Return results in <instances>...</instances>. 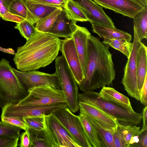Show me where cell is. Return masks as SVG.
<instances>
[{
    "label": "cell",
    "instance_id": "1",
    "mask_svg": "<svg viewBox=\"0 0 147 147\" xmlns=\"http://www.w3.org/2000/svg\"><path fill=\"white\" fill-rule=\"evenodd\" d=\"M115 76L112 55L109 47L98 37L89 35L84 78L78 86L80 90L84 92L102 88L111 84Z\"/></svg>",
    "mask_w": 147,
    "mask_h": 147
},
{
    "label": "cell",
    "instance_id": "2",
    "mask_svg": "<svg viewBox=\"0 0 147 147\" xmlns=\"http://www.w3.org/2000/svg\"><path fill=\"white\" fill-rule=\"evenodd\" d=\"M61 40L47 33L38 32L18 47L13 59L18 70H36L51 63L60 51Z\"/></svg>",
    "mask_w": 147,
    "mask_h": 147
},
{
    "label": "cell",
    "instance_id": "3",
    "mask_svg": "<svg viewBox=\"0 0 147 147\" xmlns=\"http://www.w3.org/2000/svg\"><path fill=\"white\" fill-rule=\"evenodd\" d=\"M28 90L21 83L12 70L9 61H0V107L17 104L28 94Z\"/></svg>",
    "mask_w": 147,
    "mask_h": 147
},
{
    "label": "cell",
    "instance_id": "4",
    "mask_svg": "<svg viewBox=\"0 0 147 147\" xmlns=\"http://www.w3.org/2000/svg\"><path fill=\"white\" fill-rule=\"evenodd\" d=\"M79 101L93 104L115 118L119 124L125 125H137L142 119L141 114L135 112L131 113L123 107L111 102L103 99L99 93L89 91L78 93Z\"/></svg>",
    "mask_w": 147,
    "mask_h": 147
},
{
    "label": "cell",
    "instance_id": "5",
    "mask_svg": "<svg viewBox=\"0 0 147 147\" xmlns=\"http://www.w3.org/2000/svg\"><path fill=\"white\" fill-rule=\"evenodd\" d=\"M55 72L58 76L61 89L70 110L75 113L79 109L78 99V86L67 62L63 56L55 59Z\"/></svg>",
    "mask_w": 147,
    "mask_h": 147
},
{
    "label": "cell",
    "instance_id": "6",
    "mask_svg": "<svg viewBox=\"0 0 147 147\" xmlns=\"http://www.w3.org/2000/svg\"><path fill=\"white\" fill-rule=\"evenodd\" d=\"M45 120L44 131L48 147H81L53 113L46 116Z\"/></svg>",
    "mask_w": 147,
    "mask_h": 147
},
{
    "label": "cell",
    "instance_id": "7",
    "mask_svg": "<svg viewBox=\"0 0 147 147\" xmlns=\"http://www.w3.org/2000/svg\"><path fill=\"white\" fill-rule=\"evenodd\" d=\"M28 90V94L16 104L17 105H46L66 103L64 94L60 89L46 86L34 87Z\"/></svg>",
    "mask_w": 147,
    "mask_h": 147
},
{
    "label": "cell",
    "instance_id": "8",
    "mask_svg": "<svg viewBox=\"0 0 147 147\" xmlns=\"http://www.w3.org/2000/svg\"><path fill=\"white\" fill-rule=\"evenodd\" d=\"M68 107L65 103H59L46 105H22L10 104L2 108L1 117L24 118L46 116L61 109Z\"/></svg>",
    "mask_w": 147,
    "mask_h": 147
},
{
    "label": "cell",
    "instance_id": "9",
    "mask_svg": "<svg viewBox=\"0 0 147 147\" xmlns=\"http://www.w3.org/2000/svg\"><path fill=\"white\" fill-rule=\"evenodd\" d=\"M134 31L133 47L125 66L121 82L128 94L139 100L140 93L137 86L136 61L138 51L142 42L140 40L136 32Z\"/></svg>",
    "mask_w": 147,
    "mask_h": 147
},
{
    "label": "cell",
    "instance_id": "10",
    "mask_svg": "<svg viewBox=\"0 0 147 147\" xmlns=\"http://www.w3.org/2000/svg\"><path fill=\"white\" fill-rule=\"evenodd\" d=\"M53 114L81 147H92L86 136L78 115L74 114L68 107L61 109Z\"/></svg>",
    "mask_w": 147,
    "mask_h": 147
},
{
    "label": "cell",
    "instance_id": "11",
    "mask_svg": "<svg viewBox=\"0 0 147 147\" xmlns=\"http://www.w3.org/2000/svg\"><path fill=\"white\" fill-rule=\"evenodd\" d=\"M12 70L27 90L34 87L46 86L61 89L56 72L49 74L36 70L22 71L13 67Z\"/></svg>",
    "mask_w": 147,
    "mask_h": 147
},
{
    "label": "cell",
    "instance_id": "12",
    "mask_svg": "<svg viewBox=\"0 0 147 147\" xmlns=\"http://www.w3.org/2000/svg\"><path fill=\"white\" fill-rule=\"evenodd\" d=\"M60 51L78 86L82 83L84 77L74 41L71 37L61 40Z\"/></svg>",
    "mask_w": 147,
    "mask_h": 147
},
{
    "label": "cell",
    "instance_id": "13",
    "mask_svg": "<svg viewBox=\"0 0 147 147\" xmlns=\"http://www.w3.org/2000/svg\"><path fill=\"white\" fill-rule=\"evenodd\" d=\"M99 6L133 18L145 7L138 0H92Z\"/></svg>",
    "mask_w": 147,
    "mask_h": 147
},
{
    "label": "cell",
    "instance_id": "14",
    "mask_svg": "<svg viewBox=\"0 0 147 147\" xmlns=\"http://www.w3.org/2000/svg\"><path fill=\"white\" fill-rule=\"evenodd\" d=\"M86 13L91 24L115 27L111 18L107 15L102 7L92 0H74Z\"/></svg>",
    "mask_w": 147,
    "mask_h": 147
},
{
    "label": "cell",
    "instance_id": "15",
    "mask_svg": "<svg viewBox=\"0 0 147 147\" xmlns=\"http://www.w3.org/2000/svg\"><path fill=\"white\" fill-rule=\"evenodd\" d=\"M76 22L63 8L48 33L58 38L70 37L77 28Z\"/></svg>",
    "mask_w": 147,
    "mask_h": 147
},
{
    "label": "cell",
    "instance_id": "16",
    "mask_svg": "<svg viewBox=\"0 0 147 147\" xmlns=\"http://www.w3.org/2000/svg\"><path fill=\"white\" fill-rule=\"evenodd\" d=\"M90 35V33L86 28L77 25L76 29L71 37L74 41L84 77L87 62L88 39Z\"/></svg>",
    "mask_w": 147,
    "mask_h": 147
},
{
    "label": "cell",
    "instance_id": "17",
    "mask_svg": "<svg viewBox=\"0 0 147 147\" xmlns=\"http://www.w3.org/2000/svg\"><path fill=\"white\" fill-rule=\"evenodd\" d=\"M80 112L86 113L105 126L115 129L119 123L114 118L95 105L89 103L79 101Z\"/></svg>",
    "mask_w": 147,
    "mask_h": 147
},
{
    "label": "cell",
    "instance_id": "18",
    "mask_svg": "<svg viewBox=\"0 0 147 147\" xmlns=\"http://www.w3.org/2000/svg\"><path fill=\"white\" fill-rule=\"evenodd\" d=\"M99 94L103 99L123 107L130 113L135 112L129 98L113 88L104 86L102 88Z\"/></svg>",
    "mask_w": 147,
    "mask_h": 147
},
{
    "label": "cell",
    "instance_id": "19",
    "mask_svg": "<svg viewBox=\"0 0 147 147\" xmlns=\"http://www.w3.org/2000/svg\"><path fill=\"white\" fill-rule=\"evenodd\" d=\"M80 113L84 115L91 123L103 147H115L113 137V133L115 129H114L105 126L86 113L81 112Z\"/></svg>",
    "mask_w": 147,
    "mask_h": 147
},
{
    "label": "cell",
    "instance_id": "20",
    "mask_svg": "<svg viewBox=\"0 0 147 147\" xmlns=\"http://www.w3.org/2000/svg\"><path fill=\"white\" fill-rule=\"evenodd\" d=\"M136 71L138 88L140 94L147 76V48L142 42L137 53Z\"/></svg>",
    "mask_w": 147,
    "mask_h": 147
},
{
    "label": "cell",
    "instance_id": "21",
    "mask_svg": "<svg viewBox=\"0 0 147 147\" xmlns=\"http://www.w3.org/2000/svg\"><path fill=\"white\" fill-rule=\"evenodd\" d=\"M92 31L101 38L116 39H124L131 41V35L129 33L115 27L91 24Z\"/></svg>",
    "mask_w": 147,
    "mask_h": 147
},
{
    "label": "cell",
    "instance_id": "22",
    "mask_svg": "<svg viewBox=\"0 0 147 147\" xmlns=\"http://www.w3.org/2000/svg\"><path fill=\"white\" fill-rule=\"evenodd\" d=\"M23 1L37 22L60 7L40 3L33 0H23Z\"/></svg>",
    "mask_w": 147,
    "mask_h": 147
},
{
    "label": "cell",
    "instance_id": "23",
    "mask_svg": "<svg viewBox=\"0 0 147 147\" xmlns=\"http://www.w3.org/2000/svg\"><path fill=\"white\" fill-rule=\"evenodd\" d=\"M84 133L87 139L93 147H103L92 125L82 113L78 115Z\"/></svg>",
    "mask_w": 147,
    "mask_h": 147
},
{
    "label": "cell",
    "instance_id": "24",
    "mask_svg": "<svg viewBox=\"0 0 147 147\" xmlns=\"http://www.w3.org/2000/svg\"><path fill=\"white\" fill-rule=\"evenodd\" d=\"M133 19L134 30L141 41L147 38V7L138 13Z\"/></svg>",
    "mask_w": 147,
    "mask_h": 147
},
{
    "label": "cell",
    "instance_id": "25",
    "mask_svg": "<svg viewBox=\"0 0 147 147\" xmlns=\"http://www.w3.org/2000/svg\"><path fill=\"white\" fill-rule=\"evenodd\" d=\"M10 13L25 19L34 25L36 21L26 6L23 0H14L11 4L9 8Z\"/></svg>",
    "mask_w": 147,
    "mask_h": 147
},
{
    "label": "cell",
    "instance_id": "26",
    "mask_svg": "<svg viewBox=\"0 0 147 147\" xmlns=\"http://www.w3.org/2000/svg\"><path fill=\"white\" fill-rule=\"evenodd\" d=\"M66 13L75 21H89L86 13L74 0H67L63 7Z\"/></svg>",
    "mask_w": 147,
    "mask_h": 147
},
{
    "label": "cell",
    "instance_id": "27",
    "mask_svg": "<svg viewBox=\"0 0 147 147\" xmlns=\"http://www.w3.org/2000/svg\"><path fill=\"white\" fill-rule=\"evenodd\" d=\"M63 8L59 7L36 23L35 28L39 32L48 33Z\"/></svg>",
    "mask_w": 147,
    "mask_h": 147
},
{
    "label": "cell",
    "instance_id": "28",
    "mask_svg": "<svg viewBox=\"0 0 147 147\" xmlns=\"http://www.w3.org/2000/svg\"><path fill=\"white\" fill-rule=\"evenodd\" d=\"M102 42L109 47L119 51L127 58L130 55L133 46V43L124 39L105 38Z\"/></svg>",
    "mask_w": 147,
    "mask_h": 147
},
{
    "label": "cell",
    "instance_id": "29",
    "mask_svg": "<svg viewBox=\"0 0 147 147\" xmlns=\"http://www.w3.org/2000/svg\"><path fill=\"white\" fill-rule=\"evenodd\" d=\"M117 129L121 135L126 147H130L134 138L139 135L140 127L136 125L119 124Z\"/></svg>",
    "mask_w": 147,
    "mask_h": 147
},
{
    "label": "cell",
    "instance_id": "30",
    "mask_svg": "<svg viewBox=\"0 0 147 147\" xmlns=\"http://www.w3.org/2000/svg\"><path fill=\"white\" fill-rule=\"evenodd\" d=\"M14 0H0V14L2 19L4 20L18 23L25 20L10 13L9 7Z\"/></svg>",
    "mask_w": 147,
    "mask_h": 147
},
{
    "label": "cell",
    "instance_id": "31",
    "mask_svg": "<svg viewBox=\"0 0 147 147\" xmlns=\"http://www.w3.org/2000/svg\"><path fill=\"white\" fill-rule=\"evenodd\" d=\"M14 28L19 30L22 36L26 40L32 37L38 32L33 25L26 20L16 23Z\"/></svg>",
    "mask_w": 147,
    "mask_h": 147
},
{
    "label": "cell",
    "instance_id": "32",
    "mask_svg": "<svg viewBox=\"0 0 147 147\" xmlns=\"http://www.w3.org/2000/svg\"><path fill=\"white\" fill-rule=\"evenodd\" d=\"M31 147H48L44 130L29 129Z\"/></svg>",
    "mask_w": 147,
    "mask_h": 147
},
{
    "label": "cell",
    "instance_id": "33",
    "mask_svg": "<svg viewBox=\"0 0 147 147\" xmlns=\"http://www.w3.org/2000/svg\"><path fill=\"white\" fill-rule=\"evenodd\" d=\"M29 129L42 131L46 129L45 116H42L23 118Z\"/></svg>",
    "mask_w": 147,
    "mask_h": 147
},
{
    "label": "cell",
    "instance_id": "34",
    "mask_svg": "<svg viewBox=\"0 0 147 147\" xmlns=\"http://www.w3.org/2000/svg\"><path fill=\"white\" fill-rule=\"evenodd\" d=\"M22 129L0 121V136L9 135L19 137Z\"/></svg>",
    "mask_w": 147,
    "mask_h": 147
},
{
    "label": "cell",
    "instance_id": "35",
    "mask_svg": "<svg viewBox=\"0 0 147 147\" xmlns=\"http://www.w3.org/2000/svg\"><path fill=\"white\" fill-rule=\"evenodd\" d=\"M1 121L20 127L25 131L29 130L28 128L23 119L11 117H1Z\"/></svg>",
    "mask_w": 147,
    "mask_h": 147
},
{
    "label": "cell",
    "instance_id": "36",
    "mask_svg": "<svg viewBox=\"0 0 147 147\" xmlns=\"http://www.w3.org/2000/svg\"><path fill=\"white\" fill-rule=\"evenodd\" d=\"M20 137L9 135L0 136V147H17Z\"/></svg>",
    "mask_w": 147,
    "mask_h": 147
},
{
    "label": "cell",
    "instance_id": "37",
    "mask_svg": "<svg viewBox=\"0 0 147 147\" xmlns=\"http://www.w3.org/2000/svg\"><path fill=\"white\" fill-rule=\"evenodd\" d=\"M20 142L18 144L20 147H31L29 130L22 132L20 135Z\"/></svg>",
    "mask_w": 147,
    "mask_h": 147
},
{
    "label": "cell",
    "instance_id": "38",
    "mask_svg": "<svg viewBox=\"0 0 147 147\" xmlns=\"http://www.w3.org/2000/svg\"><path fill=\"white\" fill-rule=\"evenodd\" d=\"M113 137L115 147H126L123 137L117 128L113 131Z\"/></svg>",
    "mask_w": 147,
    "mask_h": 147
},
{
    "label": "cell",
    "instance_id": "39",
    "mask_svg": "<svg viewBox=\"0 0 147 147\" xmlns=\"http://www.w3.org/2000/svg\"><path fill=\"white\" fill-rule=\"evenodd\" d=\"M42 4L63 8L67 0H33Z\"/></svg>",
    "mask_w": 147,
    "mask_h": 147
},
{
    "label": "cell",
    "instance_id": "40",
    "mask_svg": "<svg viewBox=\"0 0 147 147\" xmlns=\"http://www.w3.org/2000/svg\"><path fill=\"white\" fill-rule=\"evenodd\" d=\"M139 100L145 107L147 106V76L146 77L140 93Z\"/></svg>",
    "mask_w": 147,
    "mask_h": 147
},
{
    "label": "cell",
    "instance_id": "41",
    "mask_svg": "<svg viewBox=\"0 0 147 147\" xmlns=\"http://www.w3.org/2000/svg\"><path fill=\"white\" fill-rule=\"evenodd\" d=\"M137 147H147V131L145 130L139 136V141Z\"/></svg>",
    "mask_w": 147,
    "mask_h": 147
},
{
    "label": "cell",
    "instance_id": "42",
    "mask_svg": "<svg viewBox=\"0 0 147 147\" xmlns=\"http://www.w3.org/2000/svg\"><path fill=\"white\" fill-rule=\"evenodd\" d=\"M142 115L143 125L142 128L140 131V135L147 129V106L144 108Z\"/></svg>",
    "mask_w": 147,
    "mask_h": 147
},
{
    "label": "cell",
    "instance_id": "43",
    "mask_svg": "<svg viewBox=\"0 0 147 147\" xmlns=\"http://www.w3.org/2000/svg\"><path fill=\"white\" fill-rule=\"evenodd\" d=\"M0 51H1L5 53L14 55L16 53V52L12 48H4L0 46Z\"/></svg>",
    "mask_w": 147,
    "mask_h": 147
},
{
    "label": "cell",
    "instance_id": "44",
    "mask_svg": "<svg viewBox=\"0 0 147 147\" xmlns=\"http://www.w3.org/2000/svg\"><path fill=\"white\" fill-rule=\"evenodd\" d=\"M145 7H147V0H138Z\"/></svg>",
    "mask_w": 147,
    "mask_h": 147
},
{
    "label": "cell",
    "instance_id": "45",
    "mask_svg": "<svg viewBox=\"0 0 147 147\" xmlns=\"http://www.w3.org/2000/svg\"><path fill=\"white\" fill-rule=\"evenodd\" d=\"M1 18V15L0 14V18Z\"/></svg>",
    "mask_w": 147,
    "mask_h": 147
}]
</instances>
